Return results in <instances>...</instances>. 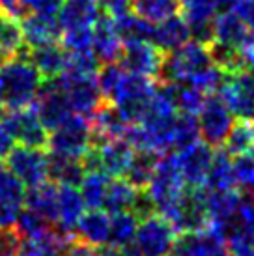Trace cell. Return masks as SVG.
Here are the masks:
<instances>
[{
  "label": "cell",
  "instance_id": "16",
  "mask_svg": "<svg viewBox=\"0 0 254 256\" xmlns=\"http://www.w3.org/2000/svg\"><path fill=\"white\" fill-rule=\"evenodd\" d=\"M36 112L40 116V120L45 128L54 129L58 124H62L68 116H71L70 103L66 100V96L62 94V90L58 88V84L54 82V78L50 80H43V86L38 98H36L34 105Z\"/></svg>",
  "mask_w": 254,
  "mask_h": 256
},
{
  "label": "cell",
  "instance_id": "3",
  "mask_svg": "<svg viewBox=\"0 0 254 256\" xmlns=\"http://www.w3.org/2000/svg\"><path fill=\"white\" fill-rule=\"evenodd\" d=\"M213 64L210 43L189 40L182 47L170 50L162 58L159 77L162 82H185L189 84L192 78L208 70Z\"/></svg>",
  "mask_w": 254,
  "mask_h": 256
},
{
  "label": "cell",
  "instance_id": "22",
  "mask_svg": "<svg viewBox=\"0 0 254 256\" xmlns=\"http://www.w3.org/2000/svg\"><path fill=\"white\" fill-rule=\"evenodd\" d=\"M108 232H110V214H106L105 210H88L78 219L73 236L78 242L99 249L108 245Z\"/></svg>",
  "mask_w": 254,
  "mask_h": 256
},
{
  "label": "cell",
  "instance_id": "17",
  "mask_svg": "<svg viewBox=\"0 0 254 256\" xmlns=\"http://www.w3.org/2000/svg\"><path fill=\"white\" fill-rule=\"evenodd\" d=\"M98 166L108 178H124L127 166L131 164L134 150L126 138H110L105 142L92 144Z\"/></svg>",
  "mask_w": 254,
  "mask_h": 256
},
{
  "label": "cell",
  "instance_id": "46",
  "mask_svg": "<svg viewBox=\"0 0 254 256\" xmlns=\"http://www.w3.org/2000/svg\"><path fill=\"white\" fill-rule=\"evenodd\" d=\"M228 10H232L247 24V28L254 32V0H232Z\"/></svg>",
  "mask_w": 254,
  "mask_h": 256
},
{
  "label": "cell",
  "instance_id": "44",
  "mask_svg": "<svg viewBox=\"0 0 254 256\" xmlns=\"http://www.w3.org/2000/svg\"><path fill=\"white\" fill-rule=\"evenodd\" d=\"M24 15H50L56 17L58 10L62 6V0H19Z\"/></svg>",
  "mask_w": 254,
  "mask_h": 256
},
{
  "label": "cell",
  "instance_id": "2",
  "mask_svg": "<svg viewBox=\"0 0 254 256\" xmlns=\"http://www.w3.org/2000/svg\"><path fill=\"white\" fill-rule=\"evenodd\" d=\"M185 189H187V185L180 172L176 154L174 152L161 154L157 157L156 170L144 189V192L148 194V198L156 208V214L166 217L178 206Z\"/></svg>",
  "mask_w": 254,
  "mask_h": 256
},
{
  "label": "cell",
  "instance_id": "43",
  "mask_svg": "<svg viewBox=\"0 0 254 256\" xmlns=\"http://www.w3.org/2000/svg\"><path fill=\"white\" fill-rule=\"evenodd\" d=\"M234 176L238 185L243 187H252L254 185V146L247 152H243L240 156L232 157Z\"/></svg>",
  "mask_w": 254,
  "mask_h": 256
},
{
  "label": "cell",
  "instance_id": "13",
  "mask_svg": "<svg viewBox=\"0 0 254 256\" xmlns=\"http://www.w3.org/2000/svg\"><path fill=\"white\" fill-rule=\"evenodd\" d=\"M162 58H164V52L152 42H133L124 43L118 62L124 66L126 72L140 75V77L156 78L161 72Z\"/></svg>",
  "mask_w": 254,
  "mask_h": 256
},
{
  "label": "cell",
  "instance_id": "29",
  "mask_svg": "<svg viewBox=\"0 0 254 256\" xmlns=\"http://www.w3.org/2000/svg\"><path fill=\"white\" fill-rule=\"evenodd\" d=\"M204 189L206 191H232V189H238V182L234 176L232 156L224 148L215 152L210 172H208V178H206Z\"/></svg>",
  "mask_w": 254,
  "mask_h": 256
},
{
  "label": "cell",
  "instance_id": "11",
  "mask_svg": "<svg viewBox=\"0 0 254 256\" xmlns=\"http://www.w3.org/2000/svg\"><path fill=\"white\" fill-rule=\"evenodd\" d=\"M168 256H230L224 238L212 226L192 232H180Z\"/></svg>",
  "mask_w": 254,
  "mask_h": 256
},
{
  "label": "cell",
  "instance_id": "28",
  "mask_svg": "<svg viewBox=\"0 0 254 256\" xmlns=\"http://www.w3.org/2000/svg\"><path fill=\"white\" fill-rule=\"evenodd\" d=\"M24 206L34 210L36 214H40L43 219H47L56 226L58 219V185L52 182H43V184L30 187L24 194Z\"/></svg>",
  "mask_w": 254,
  "mask_h": 256
},
{
  "label": "cell",
  "instance_id": "12",
  "mask_svg": "<svg viewBox=\"0 0 254 256\" xmlns=\"http://www.w3.org/2000/svg\"><path fill=\"white\" fill-rule=\"evenodd\" d=\"M2 120L12 131L15 142L22 144V146H34V148H47L49 129L42 124L32 105L10 110Z\"/></svg>",
  "mask_w": 254,
  "mask_h": 256
},
{
  "label": "cell",
  "instance_id": "10",
  "mask_svg": "<svg viewBox=\"0 0 254 256\" xmlns=\"http://www.w3.org/2000/svg\"><path fill=\"white\" fill-rule=\"evenodd\" d=\"M222 98L232 114L240 120L254 118V72L241 70L236 73H226L222 86L217 92Z\"/></svg>",
  "mask_w": 254,
  "mask_h": 256
},
{
  "label": "cell",
  "instance_id": "5",
  "mask_svg": "<svg viewBox=\"0 0 254 256\" xmlns=\"http://www.w3.org/2000/svg\"><path fill=\"white\" fill-rule=\"evenodd\" d=\"M54 82L66 96L73 114L84 116L90 120L96 114V110L105 103L98 86L96 73H80L73 72V70H66L60 77L54 78Z\"/></svg>",
  "mask_w": 254,
  "mask_h": 256
},
{
  "label": "cell",
  "instance_id": "30",
  "mask_svg": "<svg viewBox=\"0 0 254 256\" xmlns=\"http://www.w3.org/2000/svg\"><path fill=\"white\" fill-rule=\"evenodd\" d=\"M138 194H140V191L134 185L129 184L126 178H110L103 210H105L106 214L133 212Z\"/></svg>",
  "mask_w": 254,
  "mask_h": 256
},
{
  "label": "cell",
  "instance_id": "21",
  "mask_svg": "<svg viewBox=\"0 0 254 256\" xmlns=\"http://www.w3.org/2000/svg\"><path fill=\"white\" fill-rule=\"evenodd\" d=\"M101 17L96 0H62V6L56 14V21L60 28H92Z\"/></svg>",
  "mask_w": 254,
  "mask_h": 256
},
{
  "label": "cell",
  "instance_id": "40",
  "mask_svg": "<svg viewBox=\"0 0 254 256\" xmlns=\"http://www.w3.org/2000/svg\"><path fill=\"white\" fill-rule=\"evenodd\" d=\"M252 146H254L252 126L248 124V120H240V122H234L232 129H230V133H228L224 144L220 148H224L234 157L250 150Z\"/></svg>",
  "mask_w": 254,
  "mask_h": 256
},
{
  "label": "cell",
  "instance_id": "32",
  "mask_svg": "<svg viewBox=\"0 0 254 256\" xmlns=\"http://www.w3.org/2000/svg\"><path fill=\"white\" fill-rule=\"evenodd\" d=\"M24 50L21 21L10 14L0 12V62L17 56Z\"/></svg>",
  "mask_w": 254,
  "mask_h": 256
},
{
  "label": "cell",
  "instance_id": "4",
  "mask_svg": "<svg viewBox=\"0 0 254 256\" xmlns=\"http://www.w3.org/2000/svg\"><path fill=\"white\" fill-rule=\"evenodd\" d=\"M156 88L157 84L154 82V78L126 72L106 103L118 108V112L126 118L129 126L138 124L146 114V108L150 105V100L154 98Z\"/></svg>",
  "mask_w": 254,
  "mask_h": 256
},
{
  "label": "cell",
  "instance_id": "37",
  "mask_svg": "<svg viewBox=\"0 0 254 256\" xmlns=\"http://www.w3.org/2000/svg\"><path fill=\"white\" fill-rule=\"evenodd\" d=\"M131 10L148 22L157 24L180 12V0H133Z\"/></svg>",
  "mask_w": 254,
  "mask_h": 256
},
{
  "label": "cell",
  "instance_id": "45",
  "mask_svg": "<svg viewBox=\"0 0 254 256\" xmlns=\"http://www.w3.org/2000/svg\"><path fill=\"white\" fill-rule=\"evenodd\" d=\"M21 243V236L15 232V228L0 226V256H17Z\"/></svg>",
  "mask_w": 254,
  "mask_h": 256
},
{
  "label": "cell",
  "instance_id": "31",
  "mask_svg": "<svg viewBox=\"0 0 254 256\" xmlns=\"http://www.w3.org/2000/svg\"><path fill=\"white\" fill-rule=\"evenodd\" d=\"M49 154V182L56 185H73L78 187L80 180L84 176V168L80 159L73 157L58 156V154Z\"/></svg>",
  "mask_w": 254,
  "mask_h": 256
},
{
  "label": "cell",
  "instance_id": "25",
  "mask_svg": "<svg viewBox=\"0 0 254 256\" xmlns=\"http://www.w3.org/2000/svg\"><path fill=\"white\" fill-rule=\"evenodd\" d=\"M90 124H92L94 144L105 142L110 138H124L126 129L129 126L126 118L118 112V108L110 103H103L90 118Z\"/></svg>",
  "mask_w": 254,
  "mask_h": 256
},
{
  "label": "cell",
  "instance_id": "23",
  "mask_svg": "<svg viewBox=\"0 0 254 256\" xmlns=\"http://www.w3.org/2000/svg\"><path fill=\"white\" fill-rule=\"evenodd\" d=\"M22 54L28 58L43 80L60 77L68 70V52L60 43H50L43 47H36L30 50H22Z\"/></svg>",
  "mask_w": 254,
  "mask_h": 256
},
{
  "label": "cell",
  "instance_id": "14",
  "mask_svg": "<svg viewBox=\"0 0 254 256\" xmlns=\"http://www.w3.org/2000/svg\"><path fill=\"white\" fill-rule=\"evenodd\" d=\"M213 156H215L213 148L210 144H206L202 138L192 142L187 148L176 152L180 172H182L187 187H192V189L204 187L210 166H212Z\"/></svg>",
  "mask_w": 254,
  "mask_h": 256
},
{
  "label": "cell",
  "instance_id": "8",
  "mask_svg": "<svg viewBox=\"0 0 254 256\" xmlns=\"http://www.w3.org/2000/svg\"><path fill=\"white\" fill-rule=\"evenodd\" d=\"M176 236V228L170 220L159 214H152L138 220L133 247L140 256H168Z\"/></svg>",
  "mask_w": 254,
  "mask_h": 256
},
{
  "label": "cell",
  "instance_id": "18",
  "mask_svg": "<svg viewBox=\"0 0 254 256\" xmlns=\"http://www.w3.org/2000/svg\"><path fill=\"white\" fill-rule=\"evenodd\" d=\"M124 42L116 32L114 19L110 15L99 17L92 28V52L96 54L99 64L118 62L122 56Z\"/></svg>",
  "mask_w": 254,
  "mask_h": 256
},
{
  "label": "cell",
  "instance_id": "41",
  "mask_svg": "<svg viewBox=\"0 0 254 256\" xmlns=\"http://www.w3.org/2000/svg\"><path fill=\"white\" fill-rule=\"evenodd\" d=\"M14 228L15 232L21 236V240H24V238H36V236L45 234L49 228H52V224L47 219H43L40 214H36L34 210L24 206L17 217Z\"/></svg>",
  "mask_w": 254,
  "mask_h": 256
},
{
  "label": "cell",
  "instance_id": "35",
  "mask_svg": "<svg viewBox=\"0 0 254 256\" xmlns=\"http://www.w3.org/2000/svg\"><path fill=\"white\" fill-rule=\"evenodd\" d=\"M108 182H110V178L106 176L105 172H84V176H82L80 184H78V192L82 196L86 210H103Z\"/></svg>",
  "mask_w": 254,
  "mask_h": 256
},
{
  "label": "cell",
  "instance_id": "55",
  "mask_svg": "<svg viewBox=\"0 0 254 256\" xmlns=\"http://www.w3.org/2000/svg\"><path fill=\"white\" fill-rule=\"evenodd\" d=\"M252 133H254V124H252Z\"/></svg>",
  "mask_w": 254,
  "mask_h": 256
},
{
  "label": "cell",
  "instance_id": "1",
  "mask_svg": "<svg viewBox=\"0 0 254 256\" xmlns=\"http://www.w3.org/2000/svg\"><path fill=\"white\" fill-rule=\"evenodd\" d=\"M42 86V75L22 52L0 62V94L10 110L34 105Z\"/></svg>",
  "mask_w": 254,
  "mask_h": 256
},
{
  "label": "cell",
  "instance_id": "47",
  "mask_svg": "<svg viewBox=\"0 0 254 256\" xmlns=\"http://www.w3.org/2000/svg\"><path fill=\"white\" fill-rule=\"evenodd\" d=\"M99 10H103L106 15L110 17H118V15L126 14L131 10V2L133 0H96Z\"/></svg>",
  "mask_w": 254,
  "mask_h": 256
},
{
  "label": "cell",
  "instance_id": "50",
  "mask_svg": "<svg viewBox=\"0 0 254 256\" xmlns=\"http://www.w3.org/2000/svg\"><path fill=\"white\" fill-rule=\"evenodd\" d=\"M94 256H124L122 254V250L118 249H112V247H99V249H96V254Z\"/></svg>",
  "mask_w": 254,
  "mask_h": 256
},
{
  "label": "cell",
  "instance_id": "42",
  "mask_svg": "<svg viewBox=\"0 0 254 256\" xmlns=\"http://www.w3.org/2000/svg\"><path fill=\"white\" fill-rule=\"evenodd\" d=\"M94 28V26H92ZM92 28H73L62 32V47L68 54L92 52Z\"/></svg>",
  "mask_w": 254,
  "mask_h": 256
},
{
  "label": "cell",
  "instance_id": "51",
  "mask_svg": "<svg viewBox=\"0 0 254 256\" xmlns=\"http://www.w3.org/2000/svg\"><path fill=\"white\" fill-rule=\"evenodd\" d=\"M220 8H230V4H232V0H219Z\"/></svg>",
  "mask_w": 254,
  "mask_h": 256
},
{
  "label": "cell",
  "instance_id": "38",
  "mask_svg": "<svg viewBox=\"0 0 254 256\" xmlns=\"http://www.w3.org/2000/svg\"><path fill=\"white\" fill-rule=\"evenodd\" d=\"M157 157L159 156L152 154V152H134L133 161L127 166L124 178L131 185H134L138 191H144L150 178H152V174L156 170Z\"/></svg>",
  "mask_w": 254,
  "mask_h": 256
},
{
  "label": "cell",
  "instance_id": "9",
  "mask_svg": "<svg viewBox=\"0 0 254 256\" xmlns=\"http://www.w3.org/2000/svg\"><path fill=\"white\" fill-rule=\"evenodd\" d=\"M234 118L236 116L219 94H210L206 98L200 112L196 114L200 138L206 144H210L212 148H220L236 122Z\"/></svg>",
  "mask_w": 254,
  "mask_h": 256
},
{
  "label": "cell",
  "instance_id": "39",
  "mask_svg": "<svg viewBox=\"0 0 254 256\" xmlns=\"http://www.w3.org/2000/svg\"><path fill=\"white\" fill-rule=\"evenodd\" d=\"M196 140H200L196 116L178 112L176 118H174V124H172V150L180 152V150L187 148Z\"/></svg>",
  "mask_w": 254,
  "mask_h": 256
},
{
  "label": "cell",
  "instance_id": "52",
  "mask_svg": "<svg viewBox=\"0 0 254 256\" xmlns=\"http://www.w3.org/2000/svg\"><path fill=\"white\" fill-rule=\"evenodd\" d=\"M4 172H6V166L2 164V159H0V178H2V174H4Z\"/></svg>",
  "mask_w": 254,
  "mask_h": 256
},
{
  "label": "cell",
  "instance_id": "27",
  "mask_svg": "<svg viewBox=\"0 0 254 256\" xmlns=\"http://www.w3.org/2000/svg\"><path fill=\"white\" fill-rule=\"evenodd\" d=\"M190 40L189 24L185 21L182 14H176L164 19V21L154 24V34H152V43L166 54L170 50L182 47L184 43Z\"/></svg>",
  "mask_w": 254,
  "mask_h": 256
},
{
  "label": "cell",
  "instance_id": "34",
  "mask_svg": "<svg viewBox=\"0 0 254 256\" xmlns=\"http://www.w3.org/2000/svg\"><path fill=\"white\" fill-rule=\"evenodd\" d=\"M114 26L118 36L122 38L124 43H133V42H152V34H154V24L148 22L134 14L133 10H129L126 14L112 17Z\"/></svg>",
  "mask_w": 254,
  "mask_h": 256
},
{
  "label": "cell",
  "instance_id": "33",
  "mask_svg": "<svg viewBox=\"0 0 254 256\" xmlns=\"http://www.w3.org/2000/svg\"><path fill=\"white\" fill-rule=\"evenodd\" d=\"M164 86L168 90L170 101L176 108V112L196 116L204 105L206 98H208L202 90H198L190 84H185V82H164Z\"/></svg>",
  "mask_w": 254,
  "mask_h": 256
},
{
  "label": "cell",
  "instance_id": "49",
  "mask_svg": "<svg viewBox=\"0 0 254 256\" xmlns=\"http://www.w3.org/2000/svg\"><path fill=\"white\" fill-rule=\"evenodd\" d=\"M15 146V138L12 135V131L8 129V126L4 124V120L0 118V159L6 157L12 148Z\"/></svg>",
  "mask_w": 254,
  "mask_h": 256
},
{
  "label": "cell",
  "instance_id": "6",
  "mask_svg": "<svg viewBox=\"0 0 254 256\" xmlns=\"http://www.w3.org/2000/svg\"><path fill=\"white\" fill-rule=\"evenodd\" d=\"M92 144V124L88 118L78 114H71L54 129H50L47 138V150L50 154L73 159H82Z\"/></svg>",
  "mask_w": 254,
  "mask_h": 256
},
{
  "label": "cell",
  "instance_id": "36",
  "mask_svg": "<svg viewBox=\"0 0 254 256\" xmlns=\"http://www.w3.org/2000/svg\"><path fill=\"white\" fill-rule=\"evenodd\" d=\"M138 217L133 212H118L110 214V232H108V247L112 249H127L133 245L136 226H138Z\"/></svg>",
  "mask_w": 254,
  "mask_h": 256
},
{
  "label": "cell",
  "instance_id": "7",
  "mask_svg": "<svg viewBox=\"0 0 254 256\" xmlns=\"http://www.w3.org/2000/svg\"><path fill=\"white\" fill-rule=\"evenodd\" d=\"M6 170L14 174L24 187H36L49 180V154L45 148L14 146L6 156Z\"/></svg>",
  "mask_w": 254,
  "mask_h": 256
},
{
  "label": "cell",
  "instance_id": "24",
  "mask_svg": "<svg viewBox=\"0 0 254 256\" xmlns=\"http://www.w3.org/2000/svg\"><path fill=\"white\" fill-rule=\"evenodd\" d=\"M86 212L82 196L78 192V187L73 185H58V219L56 226L66 234L73 236L78 219Z\"/></svg>",
  "mask_w": 254,
  "mask_h": 256
},
{
  "label": "cell",
  "instance_id": "15",
  "mask_svg": "<svg viewBox=\"0 0 254 256\" xmlns=\"http://www.w3.org/2000/svg\"><path fill=\"white\" fill-rule=\"evenodd\" d=\"M219 0H180V12L196 42L212 43L213 19L219 14Z\"/></svg>",
  "mask_w": 254,
  "mask_h": 256
},
{
  "label": "cell",
  "instance_id": "19",
  "mask_svg": "<svg viewBox=\"0 0 254 256\" xmlns=\"http://www.w3.org/2000/svg\"><path fill=\"white\" fill-rule=\"evenodd\" d=\"M21 28L24 45L28 49L58 43L62 38V28L58 24L56 17H50V15H22Z\"/></svg>",
  "mask_w": 254,
  "mask_h": 256
},
{
  "label": "cell",
  "instance_id": "53",
  "mask_svg": "<svg viewBox=\"0 0 254 256\" xmlns=\"http://www.w3.org/2000/svg\"><path fill=\"white\" fill-rule=\"evenodd\" d=\"M248 194H250V200L254 202V185L252 187H248Z\"/></svg>",
  "mask_w": 254,
  "mask_h": 256
},
{
  "label": "cell",
  "instance_id": "20",
  "mask_svg": "<svg viewBox=\"0 0 254 256\" xmlns=\"http://www.w3.org/2000/svg\"><path fill=\"white\" fill-rule=\"evenodd\" d=\"M24 185L14 174L4 172L0 178V226L14 228L17 217L24 208Z\"/></svg>",
  "mask_w": 254,
  "mask_h": 256
},
{
  "label": "cell",
  "instance_id": "26",
  "mask_svg": "<svg viewBox=\"0 0 254 256\" xmlns=\"http://www.w3.org/2000/svg\"><path fill=\"white\" fill-rule=\"evenodd\" d=\"M247 24L241 21L232 10H226L215 15L213 19V43H219L224 47H232V49H241V45L245 43L248 38Z\"/></svg>",
  "mask_w": 254,
  "mask_h": 256
},
{
  "label": "cell",
  "instance_id": "48",
  "mask_svg": "<svg viewBox=\"0 0 254 256\" xmlns=\"http://www.w3.org/2000/svg\"><path fill=\"white\" fill-rule=\"evenodd\" d=\"M96 254V249L86 245V243L78 242L77 238L73 236L70 242L66 243V247L62 249V252L58 256H94Z\"/></svg>",
  "mask_w": 254,
  "mask_h": 256
},
{
  "label": "cell",
  "instance_id": "54",
  "mask_svg": "<svg viewBox=\"0 0 254 256\" xmlns=\"http://www.w3.org/2000/svg\"><path fill=\"white\" fill-rule=\"evenodd\" d=\"M2 107H4V103H2V94H0V118H2Z\"/></svg>",
  "mask_w": 254,
  "mask_h": 256
}]
</instances>
